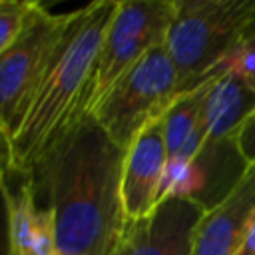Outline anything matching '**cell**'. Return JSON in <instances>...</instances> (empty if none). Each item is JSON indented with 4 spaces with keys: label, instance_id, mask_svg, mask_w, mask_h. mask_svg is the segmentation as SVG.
Listing matches in <instances>:
<instances>
[{
    "label": "cell",
    "instance_id": "6da1fadb",
    "mask_svg": "<svg viewBox=\"0 0 255 255\" xmlns=\"http://www.w3.org/2000/svg\"><path fill=\"white\" fill-rule=\"evenodd\" d=\"M124 157L126 151L86 114L28 173L38 207L54 211L58 253L114 255L126 229Z\"/></svg>",
    "mask_w": 255,
    "mask_h": 255
},
{
    "label": "cell",
    "instance_id": "44dd1931",
    "mask_svg": "<svg viewBox=\"0 0 255 255\" xmlns=\"http://www.w3.org/2000/svg\"><path fill=\"white\" fill-rule=\"evenodd\" d=\"M114 255H120V253H118V247H116V251H114Z\"/></svg>",
    "mask_w": 255,
    "mask_h": 255
},
{
    "label": "cell",
    "instance_id": "9a60e30c",
    "mask_svg": "<svg viewBox=\"0 0 255 255\" xmlns=\"http://www.w3.org/2000/svg\"><path fill=\"white\" fill-rule=\"evenodd\" d=\"M56 217L50 207H38L32 231V255H56Z\"/></svg>",
    "mask_w": 255,
    "mask_h": 255
},
{
    "label": "cell",
    "instance_id": "d6986e66",
    "mask_svg": "<svg viewBox=\"0 0 255 255\" xmlns=\"http://www.w3.org/2000/svg\"><path fill=\"white\" fill-rule=\"evenodd\" d=\"M237 255H255V217L251 219V225L243 237V243H241Z\"/></svg>",
    "mask_w": 255,
    "mask_h": 255
},
{
    "label": "cell",
    "instance_id": "ffe728a7",
    "mask_svg": "<svg viewBox=\"0 0 255 255\" xmlns=\"http://www.w3.org/2000/svg\"><path fill=\"white\" fill-rule=\"evenodd\" d=\"M249 84H251V86H253V90H255V78H253V80H251Z\"/></svg>",
    "mask_w": 255,
    "mask_h": 255
},
{
    "label": "cell",
    "instance_id": "5bb4252c",
    "mask_svg": "<svg viewBox=\"0 0 255 255\" xmlns=\"http://www.w3.org/2000/svg\"><path fill=\"white\" fill-rule=\"evenodd\" d=\"M227 70L237 72L247 82H251L255 78V20L247 26V30L239 38L237 46L225 60L221 72H227Z\"/></svg>",
    "mask_w": 255,
    "mask_h": 255
},
{
    "label": "cell",
    "instance_id": "3957f363",
    "mask_svg": "<svg viewBox=\"0 0 255 255\" xmlns=\"http://www.w3.org/2000/svg\"><path fill=\"white\" fill-rule=\"evenodd\" d=\"M253 20L255 0H175L165 50L177 72L179 96L221 74Z\"/></svg>",
    "mask_w": 255,
    "mask_h": 255
},
{
    "label": "cell",
    "instance_id": "8992f818",
    "mask_svg": "<svg viewBox=\"0 0 255 255\" xmlns=\"http://www.w3.org/2000/svg\"><path fill=\"white\" fill-rule=\"evenodd\" d=\"M175 0H118L96 62L88 114L141 58L165 46Z\"/></svg>",
    "mask_w": 255,
    "mask_h": 255
},
{
    "label": "cell",
    "instance_id": "4fadbf2b",
    "mask_svg": "<svg viewBox=\"0 0 255 255\" xmlns=\"http://www.w3.org/2000/svg\"><path fill=\"white\" fill-rule=\"evenodd\" d=\"M40 2L0 0V56L20 38Z\"/></svg>",
    "mask_w": 255,
    "mask_h": 255
},
{
    "label": "cell",
    "instance_id": "e0dca14e",
    "mask_svg": "<svg viewBox=\"0 0 255 255\" xmlns=\"http://www.w3.org/2000/svg\"><path fill=\"white\" fill-rule=\"evenodd\" d=\"M0 255H14L10 243V231H8V211L2 191H0Z\"/></svg>",
    "mask_w": 255,
    "mask_h": 255
},
{
    "label": "cell",
    "instance_id": "ba28073f",
    "mask_svg": "<svg viewBox=\"0 0 255 255\" xmlns=\"http://www.w3.org/2000/svg\"><path fill=\"white\" fill-rule=\"evenodd\" d=\"M205 207L193 199L167 197L143 219L126 223L120 255H191Z\"/></svg>",
    "mask_w": 255,
    "mask_h": 255
},
{
    "label": "cell",
    "instance_id": "ac0fdd59",
    "mask_svg": "<svg viewBox=\"0 0 255 255\" xmlns=\"http://www.w3.org/2000/svg\"><path fill=\"white\" fill-rule=\"evenodd\" d=\"M12 169V149H10V137L0 128V187L6 179V175Z\"/></svg>",
    "mask_w": 255,
    "mask_h": 255
},
{
    "label": "cell",
    "instance_id": "277c9868",
    "mask_svg": "<svg viewBox=\"0 0 255 255\" xmlns=\"http://www.w3.org/2000/svg\"><path fill=\"white\" fill-rule=\"evenodd\" d=\"M255 112V90L237 72H221L203 106V143L195 157L205 177V209L217 205L249 167L239 153V133Z\"/></svg>",
    "mask_w": 255,
    "mask_h": 255
},
{
    "label": "cell",
    "instance_id": "8fae6325",
    "mask_svg": "<svg viewBox=\"0 0 255 255\" xmlns=\"http://www.w3.org/2000/svg\"><path fill=\"white\" fill-rule=\"evenodd\" d=\"M0 191L4 195L6 211H8V231H10L12 251L14 255H32V231L36 223L38 203L30 175L10 169Z\"/></svg>",
    "mask_w": 255,
    "mask_h": 255
},
{
    "label": "cell",
    "instance_id": "7a4b0ae2",
    "mask_svg": "<svg viewBox=\"0 0 255 255\" xmlns=\"http://www.w3.org/2000/svg\"><path fill=\"white\" fill-rule=\"evenodd\" d=\"M118 0H98L76 10L46 74L10 133L12 169L30 173L54 143L88 114L96 62Z\"/></svg>",
    "mask_w": 255,
    "mask_h": 255
},
{
    "label": "cell",
    "instance_id": "7c38bea8",
    "mask_svg": "<svg viewBox=\"0 0 255 255\" xmlns=\"http://www.w3.org/2000/svg\"><path fill=\"white\" fill-rule=\"evenodd\" d=\"M215 78L209 82L201 84L199 88L181 94L171 108L163 116V137H165V149H167V159L175 157L181 147L187 143V139L195 133L203 120V106L205 98L209 92V86Z\"/></svg>",
    "mask_w": 255,
    "mask_h": 255
},
{
    "label": "cell",
    "instance_id": "5b68a950",
    "mask_svg": "<svg viewBox=\"0 0 255 255\" xmlns=\"http://www.w3.org/2000/svg\"><path fill=\"white\" fill-rule=\"evenodd\" d=\"M179 98L175 66L165 46L141 58L92 108L94 120L124 151Z\"/></svg>",
    "mask_w": 255,
    "mask_h": 255
},
{
    "label": "cell",
    "instance_id": "7402d4cb",
    "mask_svg": "<svg viewBox=\"0 0 255 255\" xmlns=\"http://www.w3.org/2000/svg\"><path fill=\"white\" fill-rule=\"evenodd\" d=\"M56 255H68V253H56Z\"/></svg>",
    "mask_w": 255,
    "mask_h": 255
},
{
    "label": "cell",
    "instance_id": "9c48e42d",
    "mask_svg": "<svg viewBox=\"0 0 255 255\" xmlns=\"http://www.w3.org/2000/svg\"><path fill=\"white\" fill-rule=\"evenodd\" d=\"M167 149L163 118L147 126L126 149L122 171V203L126 223L147 217L159 203Z\"/></svg>",
    "mask_w": 255,
    "mask_h": 255
},
{
    "label": "cell",
    "instance_id": "2e32d148",
    "mask_svg": "<svg viewBox=\"0 0 255 255\" xmlns=\"http://www.w3.org/2000/svg\"><path fill=\"white\" fill-rule=\"evenodd\" d=\"M239 153L247 165H255V112L239 133Z\"/></svg>",
    "mask_w": 255,
    "mask_h": 255
},
{
    "label": "cell",
    "instance_id": "30bf717a",
    "mask_svg": "<svg viewBox=\"0 0 255 255\" xmlns=\"http://www.w3.org/2000/svg\"><path fill=\"white\" fill-rule=\"evenodd\" d=\"M255 217V165H249L237 185L201 217L191 255H237Z\"/></svg>",
    "mask_w": 255,
    "mask_h": 255
},
{
    "label": "cell",
    "instance_id": "52a82bcc",
    "mask_svg": "<svg viewBox=\"0 0 255 255\" xmlns=\"http://www.w3.org/2000/svg\"><path fill=\"white\" fill-rule=\"evenodd\" d=\"M74 14L76 10L54 14L40 4L20 38L0 56V128L8 137L46 74Z\"/></svg>",
    "mask_w": 255,
    "mask_h": 255
}]
</instances>
